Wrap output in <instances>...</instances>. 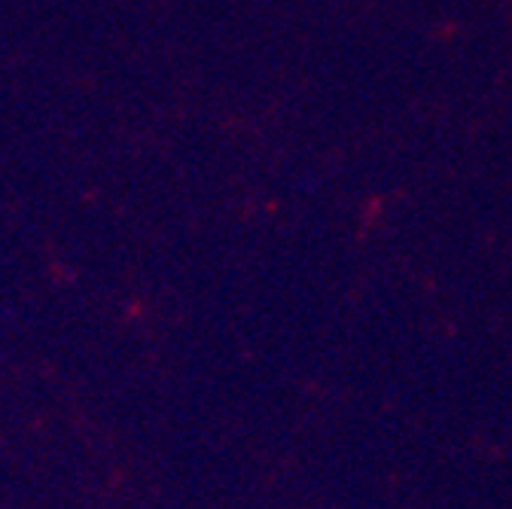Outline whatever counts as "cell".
I'll list each match as a JSON object with an SVG mask.
<instances>
[]
</instances>
